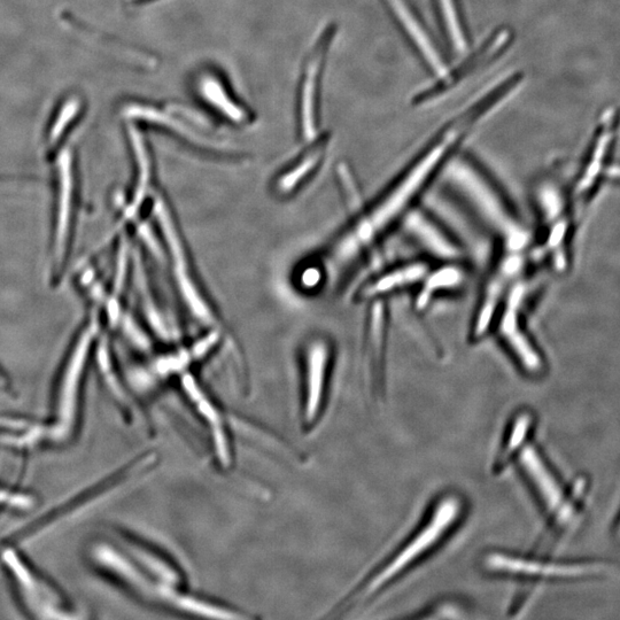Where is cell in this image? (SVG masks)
Returning <instances> with one entry per match:
<instances>
[{"label": "cell", "instance_id": "9c48e42d", "mask_svg": "<svg viewBox=\"0 0 620 620\" xmlns=\"http://www.w3.org/2000/svg\"><path fill=\"white\" fill-rule=\"evenodd\" d=\"M331 348L327 340L317 338L310 341L305 353V398L302 420L307 429L319 422L323 412Z\"/></svg>", "mask_w": 620, "mask_h": 620}, {"label": "cell", "instance_id": "484cf974", "mask_svg": "<svg viewBox=\"0 0 620 620\" xmlns=\"http://www.w3.org/2000/svg\"><path fill=\"white\" fill-rule=\"evenodd\" d=\"M204 91L206 97L211 99L213 104L219 106L223 112L228 113L231 119L239 121L243 118L242 113H240L227 98H220L219 91H217V84L206 81L204 84Z\"/></svg>", "mask_w": 620, "mask_h": 620}, {"label": "cell", "instance_id": "d6986e66", "mask_svg": "<svg viewBox=\"0 0 620 620\" xmlns=\"http://www.w3.org/2000/svg\"><path fill=\"white\" fill-rule=\"evenodd\" d=\"M433 6L448 43L459 53L468 51L470 36L461 0H433Z\"/></svg>", "mask_w": 620, "mask_h": 620}, {"label": "cell", "instance_id": "9a60e30c", "mask_svg": "<svg viewBox=\"0 0 620 620\" xmlns=\"http://www.w3.org/2000/svg\"><path fill=\"white\" fill-rule=\"evenodd\" d=\"M587 490L588 480L586 477H578L576 482H573L562 506L552 515L553 518L548 525L545 537L540 540V549H544L545 552L553 549L557 542L562 539L564 533L570 529L572 524H575Z\"/></svg>", "mask_w": 620, "mask_h": 620}, {"label": "cell", "instance_id": "3957f363", "mask_svg": "<svg viewBox=\"0 0 620 620\" xmlns=\"http://www.w3.org/2000/svg\"><path fill=\"white\" fill-rule=\"evenodd\" d=\"M446 178L449 184L468 201L488 227L500 236L509 251H521L526 245V231L503 203L499 193L474 161L455 157L447 162Z\"/></svg>", "mask_w": 620, "mask_h": 620}, {"label": "cell", "instance_id": "e0dca14e", "mask_svg": "<svg viewBox=\"0 0 620 620\" xmlns=\"http://www.w3.org/2000/svg\"><path fill=\"white\" fill-rule=\"evenodd\" d=\"M72 154L65 151L59 159V205L56 228V257L64 258L67 250L73 203Z\"/></svg>", "mask_w": 620, "mask_h": 620}, {"label": "cell", "instance_id": "6da1fadb", "mask_svg": "<svg viewBox=\"0 0 620 620\" xmlns=\"http://www.w3.org/2000/svg\"><path fill=\"white\" fill-rule=\"evenodd\" d=\"M498 107L491 93L483 92L449 120L412 165L374 207L356 220L327 252V268L336 275L358 260L395 222L406 216L425 185L453 158L476 124Z\"/></svg>", "mask_w": 620, "mask_h": 620}, {"label": "cell", "instance_id": "2e32d148", "mask_svg": "<svg viewBox=\"0 0 620 620\" xmlns=\"http://www.w3.org/2000/svg\"><path fill=\"white\" fill-rule=\"evenodd\" d=\"M429 271L428 263L423 261L410 262L406 263V265L395 267L364 286L361 296L364 299H379V297H383L385 294L423 282Z\"/></svg>", "mask_w": 620, "mask_h": 620}, {"label": "cell", "instance_id": "603a6c76", "mask_svg": "<svg viewBox=\"0 0 620 620\" xmlns=\"http://www.w3.org/2000/svg\"><path fill=\"white\" fill-rule=\"evenodd\" d=\"M3 558L7 567L13 572V575L17 578L20 585L25 588L29 594H36L40 585H38L35 577L31 575L30 571L26 568V565L22 564L18 555L11 552V550H7Z\"/></svg>", "mask_w": 620, "mask_h": 620}, {"label": "cell", "instance_id": "7a4b0ae2", "mask_svg": "<svg viewBox=\"0 0 620 620\" xmlns=\"http://www.w3.org/2000/svg\"><path fill=\"white\" fill-rule=\"evenodd\" d=\"M463 514L464 502L460 495L451 493L441 496L421 529L384 564V567L364 583L348 603L354 606V603L372 598L403 573L412 569L451 534L454 527L460 523Z\"/></svg>", "mask_w": 620, "mask_h": 620}, {"label": "cell", "instance_id": "5b68a950", "mask_svg": "<svg viewBox=\"0 0 620 620\" xmlns=\"http://www.w3.org/2000/svg\"><path fill=\"white\" fill-rule=\"evenodd\" d=\"M511 40L513 33L510 29L496 30L475 51L468 53L463 61L454 67H448L447 71L436 77L428 87L417 91L412 98V105L415 107L430 105L449 95L467 82L469 77L476 75L498 58L507 49Z\"/></svg>", "mask_w": 620, "mask_h": 620}, {"label": "cell", "instance_id": "cb8c5ba5", "mask_svg": "<svg viewBox=\"0 0 620 620\" xmlns=\"http://www.w3.org/2000/svg\"><path fill=\"white\" fill-rule=\"evenodd\" d=\"M77 111H79V103H77L76 100H69V102L65 104L51 130L50 141L52 144L58 141L68 126V123L75 118Z\"/></svg>", "mask_w": 620, "mask_h": 620}, {"label": "cell", "instance_id": "ac0fdd59", "mask_svg": "<svg viewBox=\"0 0 620 620\" xmlns=\"http://www.w3.org/2000/svg\"><path fill=\"white\" fill-rule=\"evenodd\" d=\"M534 426V415L530 410H522L515 415L508 428L506 438L503 440L502 447L495 457L493 471L494 474H502L511 461L529 445V437Z\"/></svg>", "mask_w": 620, "mask_h": 620}, {"label": "cell", "instance_id": "44dd1931", "mask_svg": "<svg viewBox=\"0 0 620 620\" xmlns=\"http://www.w3.org/2000/svg\"><path fill=\"white\" fill-rule=\"evenodd\" d=\"M465 281V271L455 262H447V265L436 270H430L422 282L421 291L418 292L415 306L417 310H424L436 294L460 288Z\"/></svg>", "mask_w": 620, "mask_h": 620}, {"label": "cell", "instance_id": "30bf717a", "mask_svg": "<svg viewBox=\"0 0 620 620\" xmlns=\"http://www.w3.org/2000/svg\"><path fill=\"white\" fill-rule=\"evenodd\" d=\"M519 253L521 252L509 251L501 259L490 279H488L476 313L474 325H472V339H482L485 337L488 329H490L510 283L514 281L519 271L522 270L523 258Z\"/></svg>", "mask_w": 620, "mask_h": 620}, {"label": "cell", "instance_id": "83f0119b", "mask_svg": "<svg viewBox=\"0 0 620 620\" xmlns=\"http://www.w3.org/2000/svg\"><path fill=\"white\" fill-rule=\"evenodd\" d=\"M616 532H617L618 538L620 539V517L618 519V523H617V526H616Z\"/></svg>", "mask_w": 620, "mask_h": 620}, {"label": "cell", "instance_id": "8992f818", "mask_svg": "<svg viewBox=\"0 0 620 620\" xmlns=\"http://www.w3.org/2000/svg\"><path fill=\"white\" fill-rule=\"evenodd\" d=\"M484 567L487 571L503 576L545 579L592 577L608 572L610 569L607 565L600 563H552L503 553L487 555Z\"/></svg>", "mask_w": 620, "mask_h": 620}, {"label": "cell", "instance_id": "7c38bea8", "mask_svg": "<svg viewBox=\"0 0 620 620\" xmlns=\"http://www.w3.org/2000/svg\"><path fill=\"white\" fill-rule=\"evenodd\" d=\"M519 465L538 496L540 505L552 516L562 506L568 492L555 476L538 449L529 444L518 455Z\"/></svg>", "mask_w": 620, "mask_h": 620}, {"label": "cell", "instance_id": "7402d4cb", "mask_svg": "<svg viewBox=\"0 0 620 620\" xmlns=\"http://www.w3.org/2000/svg\"><path fill=\"white\" fill-rule=\"evenodd\" d=\"M386 315L382 301L377 300L371 308L369 320V347L371 368L374 370L375 384L381 385L383 351L385 340Z\"/></svg>", "mask_w": 620, "mask_h": 620}, {"label": "cell", "instance_id": "52a82bcc", "mask_svg": "<svg viewBox=\"0 0 620 620\" xmlns=\"http://www.w3.org/2000/svg\"><path fill=\"white\" fill-rule=\"evenodd\" d=\"M383 2L423 64L434 76L443 75L449 67L447 57L412 0H383Z\"/></svg>", "mask_w": 620, "mask_h": 620}, {"label": "cell", "instance_id": "5bb4252c", "mask_svg": "<svg viewBox=\"0 0 620 620\" xmlns=\"http://www.w3.org/2000/svg\"><path fill=\"white\" fill-rule=\"evenodd\" d=\"M157 217L160 222L162 230H164L165 237L169 244L170 250L173 252L174 260L176 261V273L178 283H180L183 296L190 305L192 312L199 316V319L206 322L212 321V315L209 313L208 308L205 305L203 298L200 297L195 284L192 283L188 274V268H186L185 255L183 252V246L180 238H178L176 229L172 220L168 215L167 209L162 203H159L155 207Z\"/></svg>", "mask_w": 620, "mask_h": 620}, {"label": "cell", "instance_id": "ffe728a7", "mask_svg": "<svg viewBox=\"0 0 620 620\" xmlns=\"http://www.w3.org/2000/svg\"><path fill=\"white\" fill-rule=\"evenodd\" d=\"M312 142L313 144L310 145L308 151L302 155L298 164L279 180V191L284 193L291 192L296 189L299 184L304 182L307 177L316 172V169L320 168L325 155L328 154L331 144V135L327 133L317 136Z\"/></svg>", "mask_w": 620, "mask_h": 620}, {"label": "cell", "instance_id": "ba28073f", "mask_svg": "<svg viewBox=\"0 0 620 620\" xmlns=\"http://www.w3.org/2000/svg\"><path fill=\"white\" fill-rule=\"evenodd\" d=\"M93 327L82 333L79 341L67 363V367L62 376L58 398V424L53 429V436L57 439H64L71 434L74 429L77 412V399L85 361L88 359L92 338L95 335Z\"/></svg>", "mask_w": 620, "mask_h": 620}, {"label": "cell", "instance_id": "4fadbf2b", "mask_svg": "<svg viewBox=\"0 0 620 620\" xmlns=\"http://www.w3.org/2000/svg\"><path fill=\"white\" fill-rule=\"evenodd\" d=\"M403 227L434 258L446 262H456L461 259L460 246L455 244L454 240L423 212L415 211V209L408 212L403 221Z\"/></svg>", "mask_w": 620, "mask_h": 620}, {"label": "cell", "instance_id": "4316f807", "mask_svg": "<svg viewBox=\"0 0 620 620\" xmlns=\"http://www.w3.org/2000/svg\"><path fill=\"white\" fill-rule=\"evenodd\" d=\"M33 500L27 495L14 494L0 490V505H6L15 508H29L33 506Z\"/></svg>", "mask_w": 620, "mask_h": 620}, {"label": "cell", "instance_id": "277c9868", "mask_svg": "<svg viewBox=\"0 0 620 620\" xmlns=\"http://www.w3.org/2000/svg\"><path fill=\"white\" fill-rule=\"evenodd\" d=\"M338 25L329 22L316 37L310 48L302 72L299 93V121L301 135L312 142L319 136L321 118V92L324 68L327 65Z\"/></svg>", "mask_w": 620, "mask_h": 620}, {"label": "cell", "instance_id": "d4e9b609", "mask_svg": "<svg viewBox=\"0 0 620 620\" xmlns=\"http://www.w3.org/2000/svg\"><path fill=\"white\" fill-rule=\"evenodd\" d=\"M338 175L341 186H343V189L345 190L347 203L352 207L360 204V192L354 181L351 169L348 168L346 164H340L338 167Z\"/></svg>", "mask_w": 620, "mask_h": 620}, {"label": "cell", "instance_id": "8fae6325", "mask_svg": "<svg viewBox=\"0 0 620 620\" xmlns=\"http://www.w3.org/2000/svg\"><path fill=\"white\" fill-rule=\"evenodd\" d=\"M523 296V286L516 285L511 289L501 315L499 332L527 374L539 375L544 368V363H542L539 353L534 350L530 340L525 337L521 324H519L518 315Z\"/></svg>", "mask_w": 620, "mask_h": 620}]
</instances>
